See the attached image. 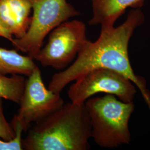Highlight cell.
Wrapping results in <instances>:
<instances>
[{"label": "cell", "mask_w": 150, "mask_h": 150, "mask_svg": "<svg viewBox=\"0 0 150 150\" xmlns=\"http://www.w3.org/2000/svg\"><path fill=\"white\" fill-rule=\"evenodd\" d=\"M15 136L10 140H5L0 137V150H22V134L24 131L21 126L16 123H11Z\"/></svg>", "instance_id": "12"}, {"label": "cell", "mask_w": 150, "mask_h": 150, "mask_svg": "<svg viewBox=\"0 0 150 150\" xmlns=\"http://www.w3.org/2000/svg\"><path fill=\"white\" fill-rule=\"evenodd\" d=\"M87 41L86 25L83 22H64L49 33L47 43L34 59L44 67L64 70L75 61Z\"/></svg>", "instance_id": "5"}, {"label": "cell", "mask_w": 150, "mask_h": 150, "mask_svg": "<svg viewBox=\"0 0 150 150\" xmlns=\"http://www.w3.org/2000/svg\"><path fill=\"white\" fill-rule=\"evenodd\" d=\"M144 21L145 15L140 8H134L129 11L126 20L118 27L101 28L96 41L88 40L75 61L66 69L52 76L48 89L61 93L69 83L88 71L107 69L123 75L137 87L150 112V91L145 79L134 73L129 55L130 39Z\"/></svg>", "instance_id": "1"}, {"label": "cell", "mask_w": 150, "mask_h": 150, "mask_svg": "<svg viewBox=\"0 0 150 150\" xmlns=\"http://www.w3.org/2000/svg\"><path fill=\"white\" fill-rule=\"evenodd\" d=\"M1 38L7 39L11 42H12L13 40V36L7 31V30L2 25V24L0 22V38Z\"/></svg>", "instance_id": "14"}, {"label": "cell", "mask_w": 150, "mask_h": 150, "mask_svg": "<svg viewBox=\"0 0 150 150\" xmlns=\"http://www.w3.org/2000/svg\"><path fill=\"white\" fill-rule=\"evenodd\" d=\"M32 0H0V22L16 38H22L31 21Z\"/></svg>", "instance_id": "8"}, {"label": "cell", "mask_w": 150, "mask_h": 150, "mask_svg": "<svg viewBox=\"0 0 150 150\" xmlns=\"http://www.w3.org/2000/svg\"><path fill=\"white\" fill-rule=\"evenodd\" d=\"M15 133L11 126L6 120L3 106V98L0 97V137L5 140L14 138Z\"/></svg>", "instance_id": "13"}, {"label": "cell", "mask_w": 150, "mask_h": 150, "mask_svg": "<svg viewBox=\"0 0 150 150\" xmlns=\"http://www.w3.org/2000/svg\"><path fill=\"white\" fill-rule=\"evenodd\" d=\"M64 103L60 93L46 87L41 72L37 66L27 76L20 108L11 123L18 124L24 131H27L32 124L46 118Z\"/></svg>", "instance_id": "6"}, {"label": "cell", "mask_w": 150, "mask_h": 150, "mask_svg": "<svg viewBox=\"0 0 150 150\" xmlns=\"http://www.w3.org/2000/svg\"><path fill=\"white\" fill-rule=\"evenodd\" d=\"M74 81L67 95L71 102L77 104H84L99 93L113 95L123 102H132L137 92L136 87L129 79L107 69L91 70Z\"/></svg>", "instance_id": "7"}, {"label": "cell", "mask_w": 150, "mask_h": 150, "mask_svg": "<svg viewBox=\"0 0 150 150\" xmlns=\"http://www.w3.org/2000/svg\"><path fill=\"white\" fill-rule=\"evenodd\" d=\"M33 15L29 28L20 38L11 42L16 50L35 59L45 38L54 28L80 12L66 0H32Z\"/></svg>", "instance_id": "4"}, {"label": "cell", "mask_w": 150, "mask_h": 150, "mask_svg": "<svg viewBox=\"0 0 150 150\" xmlns=\"http://www.w3.org/2000/svg\"><path fill=\"white\" fill-rule=\"evenodd\" d=\"M29 56L19 54L16 50L0 47V75L28 76L37 67Z\"/></svg>", "instance_id": "10"}, {"label": "cell", "mask_w": 150, "mask_h": 150, "mask_svg": "<svg viewBox=\"0 0 150 150\" xmlns=\"http://www.w3.org/2000/svg\"><path fill=\"white\" fill-rule=\"evenodd\" d=\"M92 16L90 25H101V28L114 27L115 22L129 7L140 8L144 0H91Z\"/></svg>", "instance_id": "9"}, {"label": "cell", "mask_w": 150, "mask_h": 150, "mask_svg": "<svg viewBox=\"0 0 150 150\" xmlns=\"http://www.w3.org/2000/svg\"><path fill=\"white\" fill-rule=\"evenodd\" d=\"M26 79L24 76L0 75V97L19 105L23 92Z\"/></svg>", "instance_id": "11"}, {"label": "cell", "mask_w": 150, "mask_h": 150, "mask_svg": "<svg viewBox=\"0 0 150 150\" xmlns=\"http://www.w3.org/2000/svg\"><path fill=\"white\" fill-rule=\"evenodd\" d=\"M91 125L92 138L104 148L129 144V121L134 112L133 101L125 102L113 95L90 97L85 102Z\"/></svg>", "instance_id": "3"}, {"label": "cell", "mask_w": 150, "mask_h": 150, "mask_svg": "<svg viewBox=\"0 0 150 150\" xmlns=\"http://www.w3.org/2000/svg\"><path fill=\"white\" fill-rule=\"evenodd\" d=\"M92 137L85 103H64L62 107L28 129L22 139L25 150H86Z\"/></svg>", "instance_id": "2"}]
</instances>
